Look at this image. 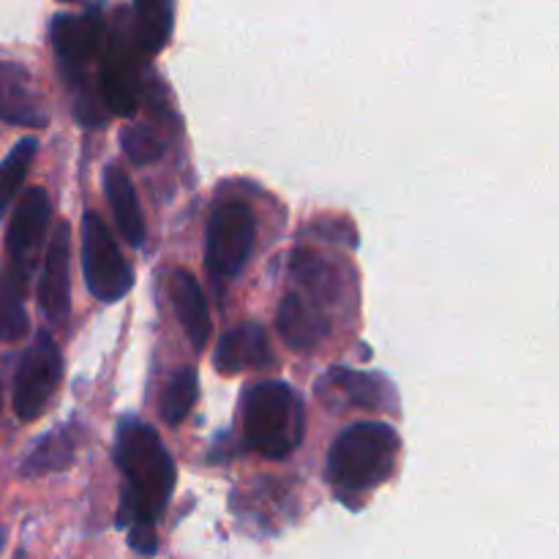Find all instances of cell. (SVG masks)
Here are the masks:
<instances>
[{"mask_svg":"<svg viewBox=\"0 0 559 559\" xmlns=\"http://www.w3.org/2000/svg\"><path fill=\"white\" fill-rule=\"evenodd\" d=\"M115 462L126 478L120 527L140 555L156 551V522L167 511L175 489V462L156 429L140 418H123L115 440Z\"/></svg>","mask_w":559,"mask_h":559,"instance_id":"1","label":"cell"},{"mask_svg":"<svg viewBox=\"0 0 559 559\" xmlns=\"http://www.w3.org/2000/svg\"><path fill=\"white\" fill-rule=\"evenodd\" d=\"M402 451L396 429L380 420H364L333 440L328 453V480L342 500L366 495L393 475Z\"/></svg>","mask_w":559,"mask_h":559,"instance_id":"2","label":"cell"},{"mask_svg":"<svg viewBox=\"0 0 559 559\" xmlns=\"http://www.w3.org/2000/svg\"><path fill=\"white\" fill-rule=\"evenodd\" d=\"M304 402L282 380L249 385L243 393V435L251 451L287 459L304 442Z\"/></svg>","mask_w":559,"mask_h":559,"instance_id":"3","label":"cell"},{"mask_svg":"<svg viewBox=\"0 0 559 559\" xmlns=\"http://www.w3.org/2000/svg\"><path fill=\"white\" fill-rule=\"evenodd\" d=\"M52 47L60 60V71H63L66 82L74 87L76 102V118L85 120L87 126H96L98 112L93 107V91H91V66L102 58L104 47V22L98 11L91 14H63L55 16L52 22Z\"/></svg>","mask_w":559,"mask_h":559,"instance_id":"4","label":"cell"},{"mask_svg":"<svg viewBox=\"0 0 559 559\" xmlns=\"http://www.w3.org/2000/svg\"><path fill=\"white\" fill-rule=\"evenodd\" d=\"M257 246V218L249 202L224 200L207 222L205 265L211 276L235 278Z\"/></svg>","mask_w":559,"mask_h":559,"instance_id":"5","label":"cell"},{"mask_svg":"<svg viewBox=\"0 0 559 559\" xmlns=\"http://www.w3.org/2000/svg\"><path fill=\"white\" fill-rule=\"evenodd\" d=\"M49 216H52V202H49L47 191L36 186V189H27L16 202L9 233H5V265L0 278L16 284L25 293L31 287L33 271H36L38 249L47 235Z\"/></svg>","mask_w":559,"mask_h":559,"instance_id":"6","label":"cell"},{"mask_svg":"<svg viewBox=\"0 0 559 559\" xmlns=\"http://www.w3.org/2000/svg\"><path fill=\"white\" fill-rule=\"evenodd\" d=\"M102 66H98V85H102L104 104L115 115H131L140 98V66L145 55L136 47L134 31L129 16H118L109 33L104 36Z\"/></svg>","mask_w":559,"mask_h":559,"instance_id":"7","label":"cell"},{"mask_svg":"<svg viewBox=\"0 0 559 559\" xmlns=\"http://www.w3.org/2000/svg\"><path fill=\"white\" fill-rule=\"evenodd\" d=\"M82 271L87 289L102 304H118L134 287V273L98 213H85L82 222Z\"/></svg>","mask_w":559,"mask_h":559,"instance_id":"8","label":"cell"},{"mask_svg":"<svg viewBox=\"0 0 559 559\" xmlns=\"http://www.w3.org/2000/svg\"><path fill=\"white\" fill-rule=\"evenodd\" d=\"M63 374V358L47 331L36 336L20 360V369L14 377V413L20 420H36L47 409L55 388Z\"/></svg>","mask_w":559,"mask_h":559,"instance_id":"9","label":"cell"},{"mask_svg":"<svg viewBox=\"0 0 559 559\" xmlns=\"http://www.w3.org/2000/svg\"><path fill=\"white\" fill-rule=\"evenodd\" d=\"M71 229L60 222L49 238L47 257H44V273L38 278V304L44 314L55 325H63L71 311Z\"/></svg>","mask_w":559,"mask_h":559,"instance_id":"10","label":"cell"},{"mask_svg":"<svg viewBox=\"0 0 559 559\" xmlns=\"http://www.w3.org/2000/svg\"><path fill=\"white\" fill-rule=\"evenodd\" d=\"M0 120L11 126H31V129H44L49 123L31 71L14 60H0Z\"/></svg>","mask_w":559,"mask_h":559,"instance_id":"11","label":"cell"},{"mask_svg":"<svg viewBox=\"0 0 559 559\" xmlns=\"http://www.w3.org/2000/svg\"><path fill=\"white\" fill-rule=\"evenodd\" d=\"M276 328L278 336L289 349L309 353L317 344L325 342V336L331 333V320H328L325 306L306 298L304 293H289L278 304Z\"/></svg>","mask_w":559,"mask_h":559,"instance_id":"12","label":"cell"},{"mask_svg":"<svg viewBox=\"0 0 559 559\" xmlns=\"http://www.w3.org/2000/svg\"><path fill=\"white\" fill-rule=\"evenodd\" d=\"M317 391L325 393L328 402H344L355 409H382L396 404V391L391 382L366 371L331 369L317 382Z\"/></svg>","mask_w":559,"mask_h":559,"instance_id":"13","label":"cell"},{"mask_svg":"<svg viewBox=\"0 0 559 559\" xmlns=\"http://www.w3.org/2000/svg\"><path fill=\"white\" fill-rule=\"evenodd\" d=\"M216 369L222 374H240L246 369H265L273 364V347L260 322H243L224 333L216 347Z\"/></svg>","mask_w":559,"mask_h":559,"instance_id":"14","label":"cell"},{"mask_svg":"<svg viewBox=\"0 0 559 559\" xmlns=\"http://www.w3.org/2000/svg\"><path fill=\"white\" fill-rule=\"evenodd\" d=\"M104 191H107V202L112 207L118 233L123 235L126 243L140 249L145 243V218H142L140 197H136L134 183H131L129 173L118 162H112L104 169Z\"/></svg>","mask_w":559,"mask_h":559,"instance_id":"15","label":"cell"},{"mask_svg":"<svg viewBox=\"0 0 559 559\" xmlns=\"http://www.w3.org/2000/svg\"><path fill=\"white\" fill-rule=\"evenodd\" d=\"M169 298H173L175 314H178L180 328L189 336L191 347L200 353L211 342V311L202 295L200 282L189 271H175L169 278Z\"/></svg>","mask_w":559,"mask_h":559,"instance_id":"16","label":"cell"},{"mask_svg":"<svg viewBox=\"0 0 559 559\" xmlns=\"http://www.w3.org/2000/svg\"><path fill=\"white\" fill-rule=\"evenodd\" d=\"M131 31L145 58L162 52L173 36V0H134Z\"/></svg>","mask_w":559,"mask_h":559,"instance_id":"17","label":"cell"},{"mask_svg":"<svg viewBox=\"0 0 559 559\" xmlns=\"http://www.w3.org/2000/svg\"><path fill=\"white\" fill-rule=\"evenodd\" d=\"M76 451V429L74 426H60V429L49 431L47 437L33 445L31 456L22 462V475H49L63 473L71 467Z\"/></svg>","mask_w":559,"mask_h":559,"instance_id":"18","label":"cell"},{"mask_svg":"<svg viewBox=\"0 0 559 559\" xmlns=\"http://www.w3.org/2000/svg\"><path fill=\"white\" fill-rule=\"evenodd\" d=\"M36 151H38L36 136H25V140L16 142L14 151H11L9 156L3 158V164H0V216L9 211L16 191H20L22 183H25V175L27 169H31L33 158H36Z\"/></svg>","mask_w":559,"mask_h":559,"instance_id":"19","label":"cell"},{"mask_svg":"<svg viewBox=\"0 0 559 559\" xmlns=\"http://www.w3.org/2000/svg\"><path fill=\"white\" fill-rule=\"evenodd\" d=\"M197 371L183 366L180 371H175L169 377L167 388L162 393V418L167 420V426H180L197 404Z\"/></svg>","mask_w":559,"mask_h":559,"instance_id":"20","label":"cell"},{"mask_svg":"<svg viewBox=\"0 0 559 559\" xmlns=\"http://www.w3.org/2000/svg\"><path fill=\"white\" fill-rule=\"evenodd\" d=\"M25 289L0 278V342H20L27 333Z\"/></svg>","mask_w":559,"mask_h":559,"instance_id":"21","label":"cell"},{"mask_svg":"<svg viewBox=\"0 0 559 559\" xmlns=\"http://www.w3.org/2000/svg\"><path fill=\"white\" fill-rule=\"evenodd\" d=\"M120 145H123V153L129 156V162L140 164V167L156 164L164 156L162 136L140 123H129L120 129Z\"/></svg>","mask_w":559,"mask_h":559,"instance_id":"22","label":"cell"}]
</instances>
